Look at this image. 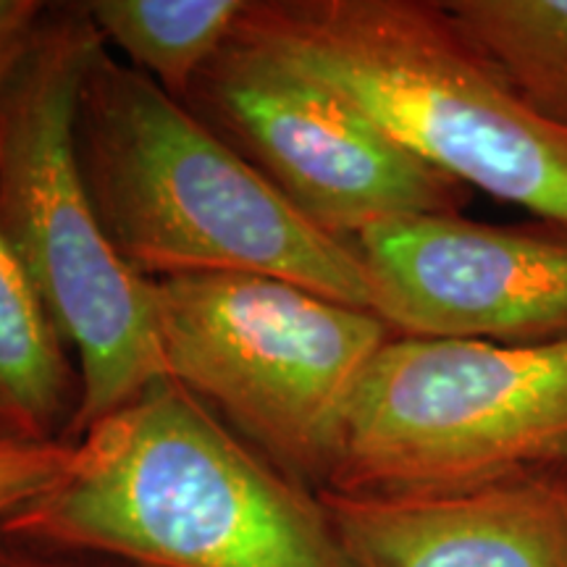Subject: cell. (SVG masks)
<instances>
[{
	"label": "cell",
	"mask_w": 567,
	"mask_h": 567,
	"mask_svg": "<svg viewBox=\"0 0 567 567\" xmlns=\"http://www.w3.org/2000/svg\"><path fill=\"white\" fill-rule=\"evenodd\" d=\"M71 444L63 478L0 534L134 567H360L321 492L168 375Z\"/></svg>",
	"instance_id": "1"
},
{
	"label": "cell",
	"mask_w": 567,
	"mask_h": 567,
	"mask_svg": "<svg viewBox=\"0 0 567 567\" xmlns=\"http://www.w3.org/2000/svg\"><path fill=\"white\" fill-rule=\"evenodd\" d=\"M76 147L105 234L145 279L260 274L371 310L354 243L318 229L189 105L105 45L84 74Z\"/></svg>",
	"instance_id": "2"
},
{
	"label": "cell",
	"mask_w": 567,
	"mask_h": 567,
	"mask_svg": "<svg viewBox=\"0 0 567 567\" xmlns=\"http://www.w3.org/2000/svg\"><path fill=\"white\" fill-rule=\"evenodd\" d=\"M287 63L465 187L567 224V130L436 0H247L234 38Z\"/></svg>",
	"instance_id": "3"
},
{
	"label": "cell",
	"mask_w": 567,
	"mask_h": 567,
	"mask_svg": "<svg viewBox=\"0 0 567 567\" xmlns=\"http://www.w3.org/2000/svg\"><path fill=\"white\" fill-rule=\"evenodd\" d=\"M105 45L82 3L48 6L0 90V229L80 371L76 442L166 379L153 281L105 234L76 147L87 66Z\"/></svg>",
	"instance_id": "4"
},
{
	"label": "cell",
	"mask_w": 567,
	"mask_h": 567,
	"mask_svg": "<svg viewBox=\"0 0 567 567\" xmlns=\"http://www.w3.org/2000/svg\"><path fill=\"white\" fill-rule=\"evenodd\" d=\"M549 473H567V342L392 337L354 386L321 492L439 496Z\"/></svg>",
	"instance_id": "5"
},
{
	"label": "cell",
	"mask_w": 567,
	"mask_h": 567,
	"mask_svg": "<svg viewBox=\"0 0 567 567\" xmlns=\"http://www.w3.org/2000/svg\"><path fill=\"white\" fill-rule=\"evenodd\" d=\"M153 308L168 379L284 473L326 488L354 386L394 331L260 274L153 279Z\"/></svg>",
	"instance_id": "6"
},
{
	"label": "cell",
	"mask_w": 567,
	"mask_h": 567,
	"mask_svg": "<svg viewBox=\"0 0 567 567\" xmlns=\"http://www.w3.org/2000/svg\"><path fill=\"white\" fill-rule=\"evenodd\" d=\"M184 103L305 218L347 243L389 221L457 216L473 195L329 87L237 40Z\"/></svg>",
	"instance_id": "7"
},
{
	"label": "cell",
	"mask_w": 567,
	"mask_h": 567,
	"mask_svg": "<svg viewBox=\"0 0 567 567\" xmlns=\"http://www.w3.org/2000/svg\"><path fill=\"white\" fill-rule=\"evenodd\" d=\"M371 310L396 337L567 342V224L417 216L354 239Z\"/></svg>",
	"instance_id": "8"
},
{
	"label": "cell",
	"mask_w": 567,
	"mask_h": 567,
	"mask_svg": "<svg viewBox=\"0 0 567 567\" xmlns=\"http://www.w3.org/2000/svg\"><path fill=\"white\" fill-rule=\"evenodd\" d=\"M321 499L360 567H567V473L463 494Z\"/></svg>",
	"instance_id": "9"
},
{
	"label": "cell",
	"mask_w": 567,
	"mask_h": 567,
	"mask_svg": "<svg viewBox=\"0 0 567 567\" xmlns=\"http://www.w3.org/2000/svg\"><path fill=\"white\" fill-rule=\"evenodd\" d=\"M80 371L0 229V436L69 442Z\"/></svg>",
	"instance_id": "10"
},
{
	"label": "cell",
	"mask_w": 567,
	"mask_h": 567,
	"mask_svg": "<svg viewBox=\"0 0 567 567\" xmlns=\"http://www.w3.org/2000/svg\"><path fill=\"white\" fill-rule=\"evenodd\" d=\"M84 11L105 48L187 101L210 61L229 45L247 0H90Z\"/></svg>",
	"instance_id": "11"
},
{
	"label": "cell",
	"mask_w": 567,
	"mask_h": 567,
	"mask_svg": "<svg viewBox=\"0 0 567 567\" xmlns=\"http://www.w3.org/2000/svg\"><path fill=\"white\" fill-rule=\"evenodd\" d=\"M538 116L567 130V0H446Z\"/></svg>",
	"instance_id": "12"
},
{
	"label": "cell",
	"mask_w": 567,
	"mask_h": 567,
	"mask_svg": "<svg viewBox=\"0 0 567 567\" xmlns=\"http://www.w3.org/2000/svg\"><path fill=\"white\" fill-rule=\"evenodd\" d=\"M71 457V442H24L0 436V520L59 484Z\"/></svg>",
	"instance_id": "13"
},
{
	"label": "cell",
	"mask_w": 567,
	"mask_h": 567,
	"mask_svg": "<svg viewBox=\"0 0 567 567\" xmlns=\"http://www.w3.org/2000/svg\"><path fill=\"white\" fill-rule=\"evenodd\" d=\"M45 9L38 0H0V90L32 45Z\"/></svg>",
	"instance_id": "14"
},
{
	"label": "cell",
	"mask_w": 567,
	"mask_h": 567,
	"mask_svg": "<svg viewBox=\"0 0 567 567\" xmlns=\"http://www.w3.org/2000/svg\"><path fill=\"white\" fill-rule=\"evenodd\" d=\"M0 567H74L63 559H55V551H45L30 544L13 542L0 534Z\"/></svg>",
	"instance_id": "15"
}]
</instances>
